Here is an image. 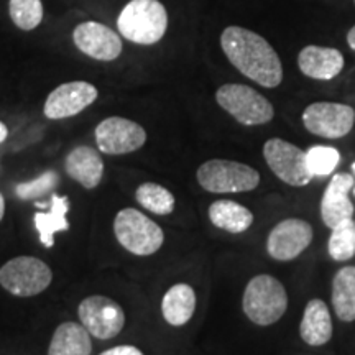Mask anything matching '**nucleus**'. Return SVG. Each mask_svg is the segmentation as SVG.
<instances>
[{"label": "nucleus", "instance_id": "nucleus-19", "mask_svg": "<svg viewBox=\"0 0 355 355\" xmlns=\"http://www.w3.org/2000/svg\"><path fill=\"white\" fill-rule=\"evenodd\" d=\"M196 311V291L188 283H176L165 293L162 314L170 326L181 327L188 324Z\"/></svg>", "mask_w": 355, "mask_h": 355}, {"label": "nucleus", "instance_id": "nucleus-25", "mask_svg": "<svg viewBox=\"0 0 355 355\" xmlns=\"http://www.w3.org/2000/svg\"><path fill=\"white\" fill-rule=\"evenodd\" d=\"M327 252L336 261H347L355 255V220L345 219L331 229Z\"/></svg>", "mask_w": 355, "mask_h": 355}, {"label": "nucleus", "instance_id": "nucleus-24", "mask_svg": "<svg viewBox=\"0 0 355 355\" xmlns=\"http://www.w3.org/2000/svg\"><path fill=\"white\" fill-rule=\"evenodd\" d=\"M135 199L141 207L157 216H168L175 211V196L170 189L157 183H144L135 191Z\"/></svg>", "mask_w": 355, "mask_h": 355}, {"label": "nucleus", "instance_id": "nucleus-6", "mask_svg": "<svg viewBox=\"0 0 355 355\" xmlns=\"http://www.w3.org/2000/svg\"><path fill=\"white\" fill-rule=\"evenodd\" d=\"M216 101L220 109L247 127L263 125L275 117L272 102L245 84H224L217 89Z\"/></svg>", "mask_w": 355, "mask_h": 355}, {"label": "nucleus", "instance_id": "nucleus-23", "mask_svg": "<svg viewBox=\"0 0 355 355\" xmlns=\"http://www.w3.org/2000/svg\"><path fill=\"white\" fill-rule=\"evenodd\" d=\"M332 308L343 322L355 321V266H343L332 279Z\"/></svg>", "mask_w": 355, "mask_h": 355}, {"label": "nucleus", "instance_id": "nucleus-20", "mask_svg": "<svg viewBox=\"0 0 355 355\" xmlns=\"http://www.w3.org/2000/svg\"><path fill=\"white\" fill-rule=\"evenodd\" d=\"M212 225L229 234H242L254 224V212L232 199H219L207 209Z\"/></svg>", "mask_w": 355, "mask_h": 355}, {"label": "nucleus", "instance_id": "nucleus-32", "mask_svg": "<svg viewBox=\"0 0 355 355\" xmlns=\"http://www.w3.org/2000/svg\"><path fill=\"white\" fill-rule=\"evenodd\" d=\"M3 214H6V201H3L2 193H0V220L3 219Z\"/></svg>", "mask_w": 355, "mask_h": 355}, {"label": "nucleus", "instance_id": "nucleus-8", "mask_svg": "<svg viewBox=\"0 0 355 355\" xmlns=\"http://www.w3.org/2000/svg\"><path fill=\"white\" fill-rule=\"evenodd\" d=\"M301 121L306 130L322 139H343L355 123V110L340 102H313L304 109Z\"/></svg>", "mask_w": 355, "mask_h": 355}, {"label": "nucleus", "instance_id": "nucleus-21", "mask_svg": "<svg viewBox=\"0 0 355 355\" xmlns=\"http://www.w3.org/2000/svg\"><path fill=\"white\" fill-rule=\"evenodd\" d=\"M91 334L81 322H63L51 337L48 355H91Z\"/></svg>", "mask_w": 355, "mask_h": 355}, {"label": "nucleus", "instance_id": "nucleus-34", "mask_svg": "<svg viewBox=\"0 0 355 355\" xmlns=\"http://www.w3.org/2000/svg\"><path fill=\"white\" fill-rule=\"evenodd\" d=\"M352 191H354V194H355V186H354V188H352Z\"/></svg>", "mask_w": 355, "mask_h": 355}, {"label": "nucleus", "instance_id": "nucleus-9", "mask_svg": "<svg viewBox=\"0 0 355 355\" xmlns=\"http://www.w3.org/2000/svg\"><path fill=\"white\" fill-rule=\"evenodd\" d=\"M78 316L89 334L101 340L112 339L125 326V313L122 306L102 295L84 298L79 303Z\"/></svg>", "mask_w": 355, "mask_h": 355}, {"label": "nucleus", "instance_id": "nucleus-15", "mask_svg": "<svg viewBox=\"0 0 355 355\" xmlns=\"http://www.w3.org/2000/svg\"><path fill=\"white\" fill-rule=\"evenodd\" d=\"M355 186L354 175L350 173H336L329 184L326 186L321 199V219L326 227L332 229L345 219H352L355 207L350 201L349 193Z\"/></svg>", "mask_w": 355, "mask_h": 355}, {"label": "nucleus", "instance_id": "nucleus-33", "mask_svg": "<svg viewBox=\"0 0 355 355\" xmlns=\"http://www.w3.org/2000/svg\"><path fill=\"white\" fill-rule=\"evenodd\" d=\"M352 171H354V175H355V162L352 163Z\"/></svg>", "mask_w": 355, "mask_h": 355}, {"label": "nucleus", "instance_id": "nucleus-22", "mask_svg": "<svg viewBox=\"0 0 355 355\" xmlns=\"http://www.w3.org/2000/svg\"><path fill=\"white\" fill-rule=\"evenodd\" d=\"M69 211V199L66 196L51 194L50 211L37 212L35 214V225L40 234V242L43 247L51 248L55 245V234L69 230V222L66 214Z\"/></svg>", "mask_w": 355, "mask_h": 355}, {"label": "nucleus", "instance_id": "nucleus-28", "mask_svg": "<svg viewBox=\"0 0 355 355\" xmlns=\"http://www.w3.org/2000/svg\"><path fill=\"white\" fill-rule=\"evenodd\" d=\"M58 183H60V176L56 171H44L42 176L35 178L32 181L17 184L15 194L21 201H33V199L42 198L51 189H55Z\"/></svg>", "mask_w": 355, "mask_h": 355}, {"label": "nucleus", "instance_id": "nucleus-30", "mask_svg": "<svg viewBox=\"0 0 355 355\" xmlns=\"http://www.w3.org/2000/svg\"><path fill=\"white\" fill-rule=\"evenodd\" d=\"M347 44L350 46V50L355 51V25L349 30L347 33Z\"/></svg>", "mask_w": 355, "mask_h": 355}, {"label": "nucleus", "instance_id": "nucleus-13", "mask_svg": "<svg viewBox=\"0 0 355 355\" xmlns=\"http://www.w3.org/2000/svg\"><path fill=\"white\" fill-rule=\"evenodd\" d=\"M99 96L96 86L87 81H71L58 86L50 92L44 102L43 112L50 121H61L81 114L84 109L94 104Z\"/></svg>", "mask_w": 355, "mask_h": 355}, {"label": "nucleus", "instance_id": "nucleus-18", "mask_svg": "<svg viewBox=\"0 0 355 355\" xmlns=\"http://www.w3.org/2000/svg\"><path fill=\"white\" fill-rule=\"evenodd\" d=\"M332 331L334 326H332L329 306L319 298L308 301L300 322L301 339L313 347H321L332 339Z\"/></svg>", "mask_w": 355, "mask_h": 355}, {"label": "nucleus", "instance_id": "nucleus-31", "mask_svg": "<svg viewBox=\"0 0 355 355\" xmlns=\"http://www.w3.org/2000/svg\"><path fill=\"white\" fill-rule=\"evenodd\" d=\"M7 135H8L7 125L3 122H0V144H2V141L7 139Z\"/></svg>", "mask_w": 355, "mask_h": 355}, {"label": "nucleus", "instance_id": "nucleus-4", "mask_svg": "<svg viewBox=\"0 0 355 355\" xmlns=\"http://www.w3.org/2000/svg\"><path fill=\"white\" fill-rule=\"evenodd\" d=\"M196 180L207 193H248L259 188L260 173L234 159H207L196 171Z\"/></svg>", "mask_w": 355, "mask_h": 355}, {"label": "nucleus", "instance_id": "nucleus-17", "mask_svg": "<svg viewBox=\"0 0 355 355\" xmlns=\"http://www.w3.org/2000/svg\"><path fill=\"white\" fill-rule=\"evenodd\" d=\"M64 170L71 180L76 181L83 188L94 189L104 176V162L97 150L81 145L68 153L64 159Z\"/></svg>", "mask_w": 355, "mask_h": 355}, {"label": "nucleus", "instance_id": "nucleus-3", "mask_svg": "<svg viewBox=\"0 0 355 355\" xmlns=\"http://www.w3.org/2000/svg\"><path fill=\"white\" fill-rule=\"evenodd\" d=\"M117 28L132 43H158L168 28L166 8L159 0H130L119 15Z\"/></svg>", "mask_w": 355, "mask_h": 355}, {"label": "nucleus", "instance_id": "nucleus-29", "mask_svg": "<svg viewBox=\"0 0 355 355\" xmlns=\"http://www.w3.org/2000/svg\"><path fill=\"white\" fill-rule=\"evenodd\" d=\"M99 355H144V352L137 349L135 345H117V347L104 350Z\"/></svg>", "mask_w": 355, "mask_h": 355}, {"label": "nucleus", "instance_id": "nucleus-2", "mask_svg": "<svg viewBox=\"0 0 355 355\" xmlns=\"http://www.w3.org/2000/svg\"><path fill=\"white\" fill-rule=\"evenodd\" d=\"M242 309L250 322L261 327L272 326L285 316L288 309L286 288L272 275H257L248 279L243 290Z\"/></svg>", "mask_w": 355, "mask_h": 355}, {"label": "nucleus", "instance_id": "nucleus-11", "mask_svg": "<svg viewBox=\"0 0 355 355\" xmlns=\"http://www.w3.org/2000/svg\"><path fill=\"white\" fill-rule=\"evenodd\" d=\"M314 237L313 225L308 220L290 217L278 222L266 237V252L273 260L291 261L303 254Z\"/></svg>", "mask_w": 355, "mask_h": 355}, {"label": "nucleus", "instance_id": "nucleus-10", "mask_svg": "<svg viewBox=\"0 0 355 355\" xmlns=\"http://www.w3.org/2000/svg\"><path fill=\"white\" fill-rule=\"evenodd\" d=\"M263 157L273 175L283 183L303 188L313 180L306 168V152L290 141L270 139L263 145Z\"/></svg>", "mask_w": 355, "mask_h": 355}, {"label": "nucleus", "instance_id": "nucleus-12", "mask_svg": "<svg viewBox=\"0 0 355 355\" xmlns=\"http://www.w3.org/2000/svg\"><path fill=\"white\" fill-rule=\"evenodd\" d=\"M146 141L145 128L130 119L109 117L96 127V144L107 155L137 152Z\"/></svg>", "mask_w": 355, "mask_h": 355}, {"label": "nucleus", "instance_id": "nucleus-27", "mask_svg": "<svg viewBox=\"0 0 355 355\" xmlns=\"http://www.w3.org/2000/svg\"><path fill=\"white\" fill-rule=\"evenodd\" d=\"M8 12L13 24L24 32L35 30L43 20L42 0H10Z\"/></svg>", "mask_w": 355, "mask_h": 355}, {"label": "nucleus", "instance_id": "nucleus-16", "mask_svg": "<svg viewBox=\"0 0 355 355\" xmlns=\"http://www.w3.org/2000/svg\"><path fill=\"white\" fill-rule=\"evenodd\" d=\"M344 55L336 48L309 44L298 55V68L304 76L316 81H331L343 73Z\"/></svg>", "mask_w": 355, "mask_h": 355}, {"label": "nucleus", "instance_id": "nucleus-14", "mask_svg": "<svg viewBox=\"0 0 355 355\" xmlns=\"http://www.w3.org/2000/svg\"><path fill=\"white\" fill-rule=\"evenodd\" d=\"M74 44L84 55L97 61H114L122 53V40L109 26L97 21H83L73 32Z\"/></svg>", "mask_w": 355, "mask_h": 355}, {"label": "nucleus", "instance_id": "nucleus-1", "mask_svg": "<svg viewBox=\"0 0 355 355\" xmlns=\"http://www.w3.org/2000/svg\"><path fill=\"white\" fill-rule=\"evenodd\" d=\"M220 46L230 64L245 78L268 89L282 84V60L272 44L259 33L243 26H227L220 35Z\"/></svg>", "mask_w": 355, "mask_h": 355}, {"label": "nucleus", "instance_id": "nucleus-7", "mask_svg": "<svg viewBox=\"0 0 355 355\" xmlns=\"http://www.w3.org/2000/svg\"><path fill=\"white\" fill-rule=\"evenodd\" d=\"M51 268L37 257H15L0 268V285L10 295L20 298L40 295L51 285Z\"/></svg>", "mask_w": 355, "mask_h": 355}, {"label": "nucleus", "instance_id": "nucleus-5", "mask_svg": "<svg viewBox=\"0 0 355 355\" xmlns=\"http://www.w3.org/2000/svg\"><path fill=\"white\" fill-rule=\"evenodd\" d=\"M114 234L127 252L139 257L157 254L165 242V232L157 222L133 207L117 212L114 219Z\"/></svg>", "mask_w": 355, "mask_h": 355}, {"label": "nucleus", "instance_id": "nucleus-26", "mask_svg": "<svg viewBox=\"0 0 355 355\" xmlns=\"http://www.w3.org/2000/svg\"><path fill=\"white\" fill-rule=\"evenodd\" d=\"M340 163V153L334 146L314 145L306 152V168L313 178H326L336 171Z\"/></svg>", "mask_w": 355, "mask_h": 355}]
</instances>
